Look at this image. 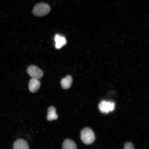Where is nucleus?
Segmentation results:
<instances>
[{"instance_id": "1", "label": "nucleus", "mask_w": 149, "mask_h": 149, "mask_svg": "<svg viewBox=\"0 0 149 149\" xmlns=\"http://www.w3.org/2000/svg\"><path fill=\"white\" fill-rule=\"evenodd\" d=\"M51 11L50 6L46 3H38L34 7L32 11L33 14L35 16L42 17L46 15Z\"/></svg>"}, {"instance_id": "2", "label": "nucleus", "mask_w": 149, "mask_h": 149, "mask_svg": "<svg viewBox=\"0 0 149 149\" xmlns=\"http://www.w3.org/2000/svg\"><path fill=\"white\" fill-rule=\"evenodd\" d=\"M81 139L85 144H92L95 140V137L92 130L86 128L82 130L81 132Z\"/></svg>"}, {"instance_id": "3", "label": "nucleus", "mask_w": 149, "mask_h": 149, "mask_svg": "<svg viewBox=\"0 0 149 149\" xmlns=\"http://www.w3.org/2000/svg\"><path fill=\"white\" fill-rule=\"evenodd\" d=\"M27 72L29 75L33 79H40L43 77L44 72L37 66L31 65L28 68Z\"/></svg>"}, {"instance_id": "4", "label": "nucleus", "mask_w": 149, "mask_h": 149, "mask_svg": "<svg viewBox=\"0 0 149 149\" xmlns=\"http://www.w3.org/2000/svg\"><path fill=\"white\" fill-rule=\"evenodd\" d=\"M115 107L114 102L102 100L99 105L100 111L103 113H107L114 110Z\"/></svg>"}, {"instance_id": "5", "label": "nucleus", "mask_w": 149, "mask_h": 149, "mask_svg": "<svg viewBox=\"0 0 149 149\" xmlns=\"http://www.w3.org/2000/svg\"><path fill=\"white\" fill-rule=\"evenodd\" d=\"M41 83L39 80L34 79H31L29 84V88L31 93H36L40 89Z\"/></svg>"}, {"instance_id": "6", "label": "nucleus", "mask_w": 149, "mask_h": 149, "mask_svg": "<svg viewBox=\"0 0 149 149\" xmlns=\"http://www.w3.org/2000/svg\"><path fill=\"white\" fill-rule=\"evenodd\" d=\"M54 40L55 42V48L57 49H60L66 44V40L64 36L58 34L55 35Z\"/></svg>"}, {"instance_id": "7", "label": "nucleus", "mask_w": 149, "mask_h": 149, "mask_svg": "<svg viewBox=\"0 0 149 149\" xmlns=\"http://www.w3.org/2000/svg\"><path fill=\"white\" fill-rule=\"evenodd\" d=\"M14 149H29V144L26 141L23 139H19L14 143Z\"/></svg>"}, {"instance_id": "8", "label": "nucleus", "mask_w": 149, "mask_h": 149, "mask_svg": "<svg viewBox=\"0 0 149 149\" xmlns=\"http://www.w3.org/2000/svg\"><path fill=\"white\" fill-rule=\"evenodd\" d=\"M72 82L71 76L68 75L61 80V85L63 88L67 89L70 88L71 86Z\"/></svg>"}, {"instance_id": "9", "label": "nucleus", "mask_w": 149, "mask_h": 149, "mask_svg": "<svg viewBox=\"0 0 149 149\" xmlns=\"http://www.w3.org/2000/svg\"><path fill=\"white\" fill-rule=\"evenodd\" d=\"M58 118V115L56 113L55 108L54 107H49L48 110L47 119L48 121L57 120Z\"/></svg>"}, {"instance_id": "10", "label": "nucleus", "mask_w": 149, "mask_h": 149, "mask_svg": "<svg viewBox=\"0 0 149 149\" xmlns=\"http://www.w3.org/2000/svg\"><path fill=\"white\" fill-rule=\"evenodd\" d=\"M63 149H77V146L73 141L66 139L63 143Z\"/></svg>"}, {"instance_id": "11", "label": "nucleus", "mask_w": 149, "mask_h": 149, "mask_svg": "<svg viewBox=\"0 0 149 149\" xmlns=\"http://www.w3.org/2000/svg\"><path fill=\"white\" fill-rule=\"evenodd\" d=\"M124 149H134V148L133 145L132 143L127 142L125 144Z\"/></svg>"}]
</instances>
